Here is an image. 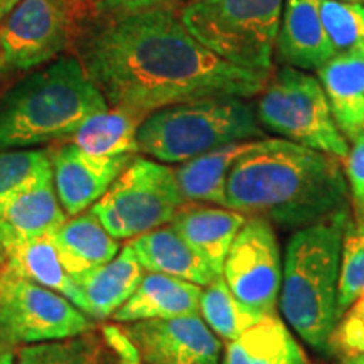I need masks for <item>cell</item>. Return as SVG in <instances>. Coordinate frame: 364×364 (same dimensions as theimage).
I'll list each match as a JSON object with an SVG mask.
<instances>
[{
  "label": "cell",
  "mask_w": 364,
  "mask_h": 364,
  "mask_svg": "<svg viewBox=\"0 0 364 364\" xmlns=\"http://www.w3.org/2000/svg\"><path fill=\"white\" fill-rule=\"evenodd\" d=\"M191 2H193V0H191Z\"/></svg>",
  "instance_id": "obj_41"
},
{
  "label": "cell",
  "mask_w": 364,
  "mask_h": 364,
  "mask_svg": "<svg viewBox=\"0 0 364 364\" xmlns=\"http://www.w3.org/2000/svg\"><path fill=\"white\" fill-rule=\"evenodd\" d=\"M144 275L134 248L125 245L112 262L73 280L85 294L88 317L93 321H107L134 295Z\"/></svg>",
  "instance_id": "obj_20"
},
{
  "label": "cell",
  "mask_w": 364,
  "mask_h": 364,
  "mask_svg": "<svg viewBox=\"0 0 364 364\" xmlns=\"http://www.w3.org/2000/svg\"><path fill=\"white\" fill-rule=\"evenodd\" d=\"M73 2H100V0H73Z\"/></svg>",
  "instance_id": "obj_38"
},
{
  "label": "cell",
  "mask_w": 364,
  "mask_h": 364,
  "mask_svg": "<svg viewBox=\"0 0 364 364\" xmlns=\"http://www.w3.org/2000/svg\"><path fill=\"white\" fill-rule=\"evenodd\" d=\"M105 364H118V361L110 356H105Z\"/></svg>",
  "instance_id": "obj_37"
},
{
  "label": "cell",
  "mask_w": 364,
  "mask_h": 364,
  "mask_svg": "<svg viewBox=\"0 0 364 364\" xmlns=\"http://www.w3.org/2000/svg\"><path fill=\"white\" fill-rule=\"evenodd\" d=\"M334 56L364 53V0H317Z\"/></svg>",
  "instance_id": "obj_26"
},
{
  "label": "cell",
  "mask_w": 364,
  "mask_h": 364,
  "mask_svg": "<svg viewBox=\"0 0 364 364\" xmlns=\"http://www.w3.org/2000/svg\"><path fill=\"white\" fill-rule=\"evenodd\" d=\"M171 2H176V0H100L97 12L102 17H124L166 6Z\"/></svg>",
  "instance_id": "obj_33"
},
{
  "label": "cell",
  "mask_w": 364,
  "mask_h": 364,
  "mask_svg": "<svg viewBox=\"0 0 364 364\" xmlns=\"http://www.w3.org/2000/svg\"><path fill=\"white\" fill-rule=\"evenodd\" d=\"M66 220L54 188L53 166L0 201V225L22 238L53 236Z\"/></svg>",
  "instance_id": "obj_16"
},
{
  "label": "cell",
  "mask_w": 364,
  "mask_h": 364,
  "mask_svg": "<svg viewBox=\"0 0 364 364\" xmlns=\"http://www.w3.org/2000/svg\"><path fill=\"white\" fill-rule=\"evenodd\" d=\"M176 2L86 31L80 59L112 108L147 118L161 108L203 98H253L268 73L245 70L209 51L186 29Z\"/></svg>",
  "instance_id": "obj_1"
},
{
  "label": "cell",
  "mask_w": 364,
  "mask_h": 364,
  "mask_svg": "<svg viewBox=\"0 0 364 364\" xmlns=\"http://www.w3.org/2000/svg\"><path fill=\"white\" fill-rule=\"evenodd\" d=\"M245 221L247 216L233 209L186 203L169 225L221 275L226 255Z\"/></svg>",
  "instance_id": "obj_15"
},
{
  "label": "cell",
  "mask_w": 364,
  "mask_h": 364,
  "mask_svg": "<svg viewBox=\"0 0 364 364\" xmlns=\"http://www.w3.org/2000/svg\"><path fill=\"white\" fill-rule=\"evenodd\" d=\"M253 142L255 140L228 144L177 164L174 176L184 203H209L226 208L225 186L228 172L236 159L247 152Z\"/></svg>",
  "instance_id": "obj_23"
},
{
  "label": "cell",
  "mask_w": 364,
  "mask_h": 364,
  "mask_svg": "<svg viewBox=\"0 0 364 364\" xmlns=\"http://www.w3.org/2000/svg\"><path fill=\"white\" fill-rule=\"evenodd\" d=\"M102 339L103 343L117 354L118 361L122 363H142L139 349L132 343L127 332L115 324L102 326Z\"/></svg>",
  "instance_id": "obj_32"
},
{
  "label": "cell",
  "mask_w": 364,
  "mask_h": 364,
  "mask_svg": "<svg viewBox=\"0 0 364 364\" xmlns=\"http://www.w3.org/2000/svg\"><path fill=\"white\" fill-rule=\"evenodd\" d=\"M144 364H221L223 344L201 314L122 326Z\"/></svg>",
  "instance_id": "obj_12"
},
{
  "label": "cell",
  "mask_w": 364,
  "mask_h": 364,
  "mask_svg": "<svg viewBox=\"0 0 364 364\" xmlns=\"http://www.w3.org/2000/svg\"><path fill=\"white\" fill-rule=\"evenodd\" d=\"M51 240L59 262L71 279L112 262L120 252L118 240L107 233L91 209L66 220Z\"/></svg>",
  "instance_id": "obj_21"
},
{
  "label": "cell",
  "mask_w": 364,
  "mask_h": 364,
  "mask_svg": "<svg viewBox=\"0 0 364 364\" xmlns=\"http://www.w3.org/2000/svg\"><path fill=\"white\" fill-rule=\"evenodd\" d=\"M95 329L93 318L61 294L36 282L0 273V346L51 343Z\"/></svg>",
  "instance_id": "obj_9"
},
{
  "label": "cell",
  "mask_w": 364,
  "mask_h": 364,
  "mask_svg": "<svg viewBox=\"0 0 364 364\" xmlns=\"http://www.w3.org/2000/svg\"><path fill=\"white\" fill-rule=\"evenodd\" d=\"M255 110L263 130L341 162L348 157L349 142L336 124L321 81L309 71L280 66L258 95Z\"/></svg>",
  "instance_id": "obj_7"
},
{
  "label": "cell",
  "mask_w": 364,
  "mask_h": 364,
  "mask_svg": "<svg viewBox=\"0 0 364 364\" xmlns=\"http://www.w3.org/2000/svg\"><path fill=\"white\" fill-rule=\"evenodd\" d=\"M0 66H2V58H0Z\"/></svg>",
  "instance_id": "obj_40"
},
{
  "label": "cell",
  "mask_w": 364,
  "mask_h": 364,
  "mask_svg": "<svg viewBox=\"0 0 364 364\" xmlns=\"http://www.w3.org/2000/svg\"><path fill=\"white\" fill-rule=\"evenodd\" d=\"M265 139L248 100L203 98L150 113L136 132L139 152L159 162L181 164L235 142Z\"/></svg>",
  "instance_id": "obj_5"
},
{
  "label": "cell",
  "mask_w": 364,
  "mask_h": 364,
  "mask_svg": "<svg viewBox=\"0 0 364 364\" xmlns=\"http://www.w3.org/2000/svg\"><path fill=\"white\" fill-rule=\"evenodd\" d=\"M285 0H193L179 11L209 51L245 70L272 73Z\"/></svg>",
  "instance_id": "obj_6"
},
{
  "label": "cell",
  "mask_w": 364,
  "mask_h": 364,
  "mask_svg": "<svg viewBox=\"0 0 364 364\" xmlns=\"http://www.w3.org/2000/svg\"><path fill=\"white\" fill-rule=\"evenodd\" d=\"M364 295V225L349 221L341 250L339 312L343 314Z\"/></svg>",
  "instance_id": "obj_28"
},
{
  "label": "cell",
  "mask_w": 364,
  "mask_h": 364,
  "mask_svg": "<svg viewBox=\"0 0 364 364\" xmlns=\"http://www.w3.org/2000/svg\"><path fill=\"white\" fill-rule=\"evenodd\" d=\"M102 339L93 331L75 338L24 346L16 364H105Z\"/></svg>",
  "instance_id": "obj_27"
},
{
  "label": "cell",
  "mask_w": 364,
  "mask_h": 364,
  "mask_svg": "<svg viewBox=\"0 0 364 364\" xmlns=\"http://www.w3.org/2000/svg\"><path fill=\"white\" fill-rule=\"evenodd\" d=\"M341 364H364V354H359V356L344 359V361Z\"/></svg>",
  "instance_id": "obj_36"
},
{
  "label": "cell",
  "mask_w": 364,
  "mask_h": 364,
  "mask_svg": "<svg viewBox=\"0 0 364 364\" xmlns=\"http://www.w3.org/2000/svg\"><path fill=\"white\" fill-rule=\"evenodd\" d=\"M12 349L0 348V364H14V354L11 353Z\"/></svg>",
  "instance_id": "obj_35"
},
{
  "label": "cell",
  "mask_w": 364,
  "mask_h": 364,
  "mask_svg": "<svg viewBox=\"0 0 364 364\" xmlns=\"http://www.w3.org/2000/svg\"><path fill=\"white\" fill-rule=\"evenodd\" d=\"M343 169L349 188L353 221L364 225V134L351 142L348 157L343 161Z\"/></svg>",
  "instance_id": "obj_31"
},
{
  "label": "cell",
  "mask_w": 364,
  "mask_h": 364,
  "mask_svg": "<svg viewBox=\"0 0 364 364\" xmlns=\"http://www.w3.org/2000/svg\"><path fill=\"white\" fill-rule=\"evenodd\" d=\"M226 208L300 230L351 209L343 162L285 139L255 140L225 186Z\"/></svg>",
  "instance_id": "obj_2"
},
{
  "label": "cell",
  "mask_w": 364,
  "mask_h": 364,
  "mask_svg": "<svg viewBox=\"0 0 364 364\" xmlns=\"http://www.w3.org/2000/svg\"><path fill=\"white\" fill-rule=\"evenodd\" d=\"M199 314L209 329L228 343L265 317L263 314L240 302L230 290L223 275H218L211 284L203 287Z\"/></svg>",
  "instance_id": "obj_25"
},
{
  "label": "cell",
  "mask_w": 364,
  "mask_h": 364,
  "mask_svg": "<svg viewBox=\"0 0 364 364\" xmlns=\"http://www.w3.org/2000/svg\"><path fill=\"white\" fill-rule=\"evenodd\" d=\"M136 260L144 270L164 273L206 287L218 273L171 225L150 230L130 240Z\"/></svg>",
  "instance_id": "obj_18"
},
{
  "label": "cell",
  "mask_w": 364,
  "mask_h": 364,
  "mask_svg": "<svg viewBox=\"0 0 364 364\" xmlns=\"http://www.w3.org/2000/svg\"><path fill=\"white\" fill-rule=\"evenodd\" d=\"M51 166V150H0V201Z\"/></svg>",
  "instance_id": "obj_29"
},
{
  "label": "cell",
  "mask_w": 364,
  "mask_h": 364,
  "mask_svg": "<svg viewBox=\"0 0 364 364\" xmlns=\"http://www.w3.org/2000/svg\"><path fill=\"white\" fill-rule=\"evenodd\" d=\"M136 154L98 157L78 145L51 150L54 188L68 216H78L107 194L112 184L134 162Z\"/></svg>",
  "instance_id": "obj_13"
},
{
  "label": "cell",
  "mask_w": 364,
  "mask_h": 364,
  "mask_svg": "<svg viewBox=\"0 0 364 364\" xmlns=\"http://www.w3.org/2000/svg\"><path fill=\"white\" fill-rule=\"evenodd\" d=\"M329 351L343 359L364 354V295L343 314L329 343Z\"/></svg>",
  "instance_id": "obj_30"
},
{
  "label": "cell",
  "mask_w": 364,
  "mask_h": 364,
  "mask_svg": "<svg viewBox=\"0 0 364 364\" xmlns=\"http://www.w3.org/2000/svg\"><path fill=\"white\" fill-rule=\"evenodd\" d=\"M0 348H2V346H0Z\"/></svg>",
  "instance_id": "obj_42"
},
{
  "label": "cell",
  "mask_w": 364,
  "mask_h": 364,
  "mask_svg": "<svg viewBox=\"0 0 364 364\" xmlns=\"http://www.w3.org/2000/svg\"><path fill=\"white\" fill-rule=\"evenodd\" d=\"M282 66L318 71L334 58L317 0H285L275 46Z\"/></svg>",
  "instance_id": "obj_14"
},
{
  "label": "cell",
  "mask_w": 364,
  "mask_h": 364,
  "mask_svg": "<svg viewBox=\"0 0 364 364\" xmlns=\"http://www.w3.org/2000/svg\"><path fill=\"white\" fill-rule=\"evenodd\" d=\"M108 108L81 59L61 56L0 98V150L68 139L86 118Z\"/></svg>",
  "instance_id": "obj_4"
},
{
  "label": "cell",
  "mask_w": 364,
  "mask_h": 364,
  "mask_svg": "<svg viewBox=\"0 0 364 364\" xmlns=\"http://www.w3.org/2000/svg\"><path fill=\"white\" fill-rule=\"evenodd\" d=\"M184 204L174 167L136 156L91 211L107 233L120 241L169 225Z\"/></svg>",
  "instance_id": "obj_8"
},
{
  "label": "cell",
  "mask_w": 364,
  "mask_h": 364,
  "mask_svg": "<svg viewBox=\"0 0 364 364\" xmlns=\"http://www.w3.org/2000/svg\"><path fill=\"white\" fill-rule=\"evenodd\" d=\"M351 209L300 228L285 248L280 309L287 324L318 353H329L338 326L341 250Z\"/></svg>",
  "instance_id": "obj_3"
},
{
  "label": "cell",
  "mask_w": 364,
  "mask_h": 364,
  "mask_svg": "<svg viewBox=\"0 0 364 364\" xmlns=\"http://www.w3.org/2000/svg\"><path fill=\"white\" fill-rule=\"evenodd\" d=\"M73 38V0H21L0 26V70L27 71L59 56Z\"/></svg>",
  "instance_id": "obj_10"
},
{
  "label": "cell",
  "mask_w": 364,
  "mask_h": 364,
  "mask_svg": "<svg viewBox=\"0 0 364 364\" xmlns=\"http://www.w3.org/2000/svg\"><path fill=\"white\" fill-rule=\"evenodd\" d=\"M221 364H309L284 321L270 314L226 344Z\"/></svg>",
  "instance_id": "obj_22"
},
{
  "label": "cell",
  "mask_w": 364,
  "mask_h": 364,
  "mask_svg": "<svg viewBox=\"0 0 364 364\" xmlns=\"http://www.w3.org/2000/svg\"><path fill=\"white\" fill-rule=\"evenodd\" d=\"M21 0H0V24L7 19L9 14L19 6Z\"/></svg>",
  "instance_id": "obj_34"
},
{
  "label": "cell",
  "mask_w": 364,
  "mask_h": 364,
  "mask_svg": "<svg viewBox=\"0 0 364 364\" xmlns=\"http://www.w3.org/2000/svg\"><path fill=\"white\" fill-rule=\"evenodd\" d=\"M280 245L270 221L247 218L231 243L223 279L235 297L263 316L277 314L282 287Z\"/></svg>",
  "instance_id": "obj_11"
},
{
  "label": "cell",
  "mask_w": 364,
  "mask_h": 364,
  "mask_svg": "<svg viewBox=\"0 0 364 364\" xmlns=\"http://www.w3.org/2000/svg\"><path fill=\"white\" fill-rule=\"evenodd\" d=\"M203 287L193 282L147 272L134 295L127 300L112 318L120 324L147 321V318H172L199 314Z\"/></svg>",
  "instance_id": "obj_17"
},
{
  "label": "cell",
  "mask_w": 364,
  "mask_h": 364,
  "mask_svg": "<svg viewBox=\"0 0 364 364\" xmlns=\"http://www.w3.org/2000/svg\"><path fill=\"white\" fill-rule=\"evenodd\" d=\"M316 76L341 134L351 144L364 134V53L334 56Z\"/></svg>",
  "instance_id": "obj_19"
},
{
  "label": "cell",
  "mask_w": 364,
  "mask_h": 364,
  "mask_svg": "<svg viewBox=\"0 0 364 364\" xmlns=\"http://www.w3.org/2000/svg\"><path fill=\"white\" fill-rule=\"evenodd\" d=\"M118 364H144V363H122V361H118Z\"/></svg>",
  "instance_id": "obj_39"
},
{
  "label": "cell",
  "mask_w": 364,
  "mask_h": 364,
  "mask_svg": "<svg viewBox=\"0 0 364 364\" xmlns=\"http://www.w3.org/2000/svg\"><path fill=\"white\" fill-rule=\"evenodd\" d=\"M144 120L134 112L110 107L86 118L71 136L73 144L98 157L136 154V132Z\"/></svg>",
  "instance_id": "obj_24"
}]
</instances>
